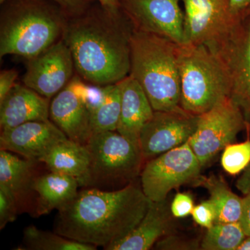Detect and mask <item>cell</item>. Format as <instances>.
<instances>
[{
    "label": "cell",
    "mask_w": 250,
    "mask_h": 250,
    "mask_svg": "<svg viewBox=\"0 0 250 250\" xmlns=\"http://www.w3.org/2000/svg\"><path fill=\"white\" fill-rule=\"evenodd\" d=\"M250 164V140L241 143H231L223 149L221 165L231 175L243 172Z\"/></svg>",
    "instance_id": "26"
},
{
    "label": "cell",
    "mask_w": 250,
    "mask_h": 250,
    "mask_svg": "<svg viewBox=\"0 0 250 250\" xmlns=\"http://www.w3.org/2000/svg\"><path fill=\"white\" fill-rule=\"evenodd\" d=\"M194 221L206 229L211 228L215 223L217 218V210L214 204L210 200L201 202L195 206L192 212Z\"/></svg>",
    "instance_id": "28"
},
{
    "label": "cell",
    "mask_w": 250,
    "mask_h": 250,
    "mask_svg": "<svg viewBox=\"0 0 250 250\" xmlns=\"http://www.w3.org/2000/svg\"><path fill=\"white\" fill-rule=\"evenodd\" d=\"M40 162L51 172H57L76 179L80 187H90V159L88 148L69 139L59 143Z\"/></svg>",
    "instance_id": "19"
},
{
    "label": "cell",
    "mask_w": 250,
    "mask_h": 250,
    "mask_svg": "<svg viewBox=\"0 0 250 250\" xmlns=\"http://www.w3.org/2000/svg\"><path fill=\"white\" fill-rule=\"evenodd\" d=\"M247 237L240 222L215 223L201 242L204 250H237Z\"/></svg>",
    "instance_id": "25"
},
{
    "label": "cell",
    "mask_w": 250,
    "mask_h": 250,
    "mask_svg": "<svg viewBox=\"0 0 250 250\" xmlns=\"http://www.w3.org/2000/svg\"><path fill=\"white\" fill-rule=\"evenodd\" d=\"M213 53L221 59L231 82L230 98L250 123V16L245 11Z\"/></svg>",
    "instance_id": "9"
},
{
    "label": "cell",
    "mask_w": 250,
    "mask_h": 250,
    "mask_svg": "<svg viewBox=\"0 0 250 250\" xmlns=\"http://www.w3.org/2000/svg\"><path fill=\"white\" fill-rule=\"evenodd\" d=\"M79 187L76 179L51 171L34 179L32 190L38 193L36 215H48L53 210L61 209L75 198Z\"/></svg>",
    "instance_id": "20"
},
{
    "label": "cell",
    "mask_w": 250,
    "mask_h": 250,
    "mask_svg": "<svg viewBox=\"0 0 250 250\" xmlns=\"http://www.w3.org/2000/svg\"><path fill=\"white\" fill-rule=\"evenodd\" d=\"M86 84L72 77L49 106V118L71 141L86 146L93 134L91 114L85 102Z\"/></svg>",
    "instance_id": "13"
},
{
    "label": "cell",
    "mask_w": 250,
    "mask_h": 250,
    "mask_svg": "<svg viewBox=\"0 0 250 250\" xmlns=\"http://www.w3.org/2000/svg\"><path fill=\"white\" fill-rule=\"evenodd\" d=\"M243 212L240 223L247 236H250V191L243 198Z\"/></svg>",
    "instance_id": "32"
},
{
    "label": "cell",
    "mask_w": 250,
    "mask_h": 250,
    "mask_svg": "<svg viewBox=\"0 0 250 250\" xmlns=\"http://www.w3.org/2000/svg\"><path fill=\"white\" fill-rule=\"evenodd\" d=\"M194 207L195 205L191 195L186 192H179L171 203L170 210L174 218H185L192 214Z\"/></svg>",
    "instance_id": "30"
},
{
    "label": "cell",
    "mask_w": 250,
    "mask_h": 250,
    "mask_svg": "<svg viewBox=\"0 0 250 250\" xmlns=\"http://www.w3.org/2000/svg\"><path fill=\"white\" fill-rule=\"evenodd\" d=\"M179 45L151 33L134 30L130 34L129 75L139 82L155 111L181 107Z\"/></svg>",
    "instance_id": "3"
},
{
    "label": "cell",
    "mask_w": 250,
    "mask_h": 250,
    "mask_svg": "<svg viewBox=\"0 0 250 250\" xmlns=\"http://www.w3.org/2000/svg\"><path fill=\"white\" fill-rule=\"evenodd\" d=\"M200 115L182 107L167 111H155L143 126L139 146L143 159L150 160L187 143L195 133Z\"/></svg>",
    "instance_id": "11"
},
{
    "label": "cell",
    "mask_w": 250,
    "mask_h": 250,
    "mask_svg": "<svg viewBox=\"0 0 250 250\" xmlns=\"http://www.w3.org/2000/svg\"><path fill=\"white\" fill-rule=\"evenodd\" d=\"M65 25L57 15L34 1H21L1 19L0 57L14 54L31 59L57 42Z\"/></svg>",
    "instance_id": "5"
},
{
    "label": "cell",
    "mask_w": 250,
    "mask_h": 250,
    "mask_svg": "<svg viewBox=\"0 0 250 250\" xmlns=\"http://www.w3.org/2000/svg\"><path fill=\"white\" fill-rule=\"evenodd\" d=\"M105 11L113 16H118V9L120 6V0H98Z\"/></svg>",
    "instance_id": "36"
},
{
    "label": "cell",
    "mask_w": 250,
    "mask_h": 250,
    "mask_svg": "<svg viewBox=\"0 0 250 250\" xmlns=\"http://www.w3.org/2000/svg\"><path fill=\"white\" fill-rule=\"evenodd\" d=\"M248 125L241 108L228 98L200 115L197 129L188 142L203 167L233 143Z\"/></svg>",
    "instance_id": "8"
},
{
    "label": "cell",
    "mask_w": 250,
    "mask_h": 250,
    "mask_svg": "<svg viewBox=\"0 0 250 250\" xmlns=\"http://www.w3.org/2000/svg\"><path fill=\"white\" fill-rule=\"evenodd\" d=\"M150 202L142 188L132 184L113 191L85 189L58 210L54 232L105 249L137 227Z\"/></svg>",
    "instance_id": "1"
},
{
    "label": "cell",
    "mask_w": 250,
    "mask_h": 250,
    "mask_svg": "<svg viewBox=\"0 0 250 250\" xmlns=\"http://www.w3.org/2000/svg\"><path fill=\"white\" fill-rule=\"evenodd\" d=\"M184 44L202 45L210 51L232 29L240 16L230 10L229 0H182Z\"/></svg>",
    "instance_id": "10"
},
{
    "label": "cell",
    "mask_w": 250,
    "mask_h": 250,
    "mask_svg": "<svg viewBox=\"0 0 250 250\" xmlns=\"http://www.w3.org/2000/svg\"><path fill=\"white\" fill-rule=\"evenodd\" d=\"M73 58L65 41H59L29 59L23 83L45 98L58 94L71 81Z\"/></svg>",
    "instance_id": "12"
},
{
    "label": "cell",
    "mask_w": 250,
    "mask_h": 250,
    "mask_svg": "<svg viewBox=\"0 0 250 250\" xmlns=\"http://www.w3.org/2000/svg\"><path fill=\"white\" fill-rule=\"evenodd\" d=\"M68 139L53 122L31 121L1 130V149L40 162L59 143Z\"/></svg>",
    "instance_id": "15"
},
{
    "label": "cell",
    "mask_w": 250,
    "mask_h": 250,
    "mask_svg": "<svg viewBox=\"0 0 250 250\" xmlns=\"http://www.w3.org/2000/svg\"><path fill=\"white\" fill-rule=\"evenodd\" d=\"M103 101L91 114V128L94 133L117 131L121 111V90L118 83L104 85Z\"/></svg>",
    "instance_id": "23"
},
{
    "label": "cell",
    "mask_w": 250,
    "mask_h": 250,
    "mask_svg": "<svg viewBox=\"0 0 250 250\" xmlns=\"http://www.w3.org/2000/svg\"><path fill=\"white\" fill-rule=\"evenodd\" d=\"M246 11L247 14L249 15V16H250V6L249 8H248V9L246 10Z\"/></svg>",
    "instance_id": "38"
},
{
    "label": "cell",
    "mask_w": 250,
    "mask_h": 250,
    "mask_svg": "<svg viewBox=\"0 0 250 250\" xmlns=\"http://www.w3.org/2000/svg\"><path fill=\"white\" fill-rule=\"evenodd\" d=\"M237 250H250V236H247Z\"/></svg>",
    "instance_id": "37"
},
{
    "label": "cell",
    "mask_w": 250,
    "mask_h": 250,
    "mask_svg": "<svg viewBox=\"0 0 250 250\" xmlns=\"http://www.w3.org/2000/svg\"><path fill=\"white\" fill-rule=\"evenodd\" d=\"M172 215L167 200L150 202L147 213L136 228L106 250H148L163 237L170 234Z\"/></svg>",
    "instance_id": "18"
},
{
    "label": "cell",
    "mask_w": 250,
    "mask_h": 250,
    "mask_svg": "<svg viewBox=\"0 0 250 250\" xmlns=\"http://www.w3.org/2000/svg\"><path fill=\"white\" fill-rule=\"evenodd\" d=\"M67 12L80 14L85 6V0H53Z\"/></svg>",
    "instance_id": "33"
},
{
    "label": "cell",
    "mask_w": 250,
    "mask_h": 250,
    "mask_svg": "<svg viewBox=\"0 0 250 250\" xmlns=\"http://www.w3.org/2000/svg\"><path fill=\"white\" fill-rule=\"evenodd\" d=\"M180 106L201 115L230 98L231 82L221 59L208 47L184 44L179 47Z\"/></svg>",
    "instance_id": "4"
},
{
    "label": "cell",
    "mask_w": 250,
    "mask_h": 250,
    "mask_svg": "<svg viewBox=\"0 0 250 250\" xmlns=\"http://www.w3.org/2000/svg\"><path fill=\"white\" fill-rule=\"evenodd\" d=\"M197 181L207 189L209 200L216 208L215 223L240 222L243 212V198L231 191L221 177L211 175L209 177H199Z\"/></svg>",
    "instance_id": "22"
},
{
    "label": "cell",
    "mask_w": 250,
    "mask_h": 250,
    "mask_svg": "<svg viewBox=\"0 0 250 250\" xmlns=\"http://www.w3.org/2000/svg\"><path fill=\"white\" fill-rule=\"evenodd\" d=\"M118 84L121 90V111L117 131L140 147V134L154 115V108L134 77L129 75Z\"/></svg>",
    "instance_id": "16"
},
{
    "label": "cell",
    "mask_w": 250,
    "mask_h": 250,
    "mask_svg": "<svg viewBox=\"0 0 250 250\" xmlns=\"http://www.w3.org/2000/svg\"><path fill=\"white\" fill-rule=\"evenodd\" d=\"M230 10L235 16H240L250 6V0H229Z\"/></svg>",
    "instance_id": "35"
},
{
    "label": "cell",
    "mask_w": 250,
    "mask_h": 250,
    "mask_svg": "<svg viewBox=\"0 0 250 250\" xmlns=\"http://www.w3.org/2000/svg\"><path fill=\"white\" fill-rule=\"evenodd\" d=\"M17 215V198L6 188L0 186V229L14 222Z\"/></svg>",
    "instance_id": "27"
},
{
    "label": "cell",
    "mask_w": 250,
    "mask_h": 250,
    "mask_svg": "<svg viewBox=\"0 0 250 250\" xmlns=\"http://www.w3.org/2000/svg\"><path fill=\"white\" fill-rule=\"evenodd\" d=\"M23 245L24 249L31 250H97V247L69 239L56 232L39 229L34 225L24 229Z\"/></svg>",
    "instance_id": "24"
},
{
    "label": "cell",
    "mask_w": 250,
    "mask_h": 250,
    "mask_svg": "<svg viewBox=\"0 0 250 250\" xmlns=\"http://www.w3.org/2000/svg\"><path fill=\"white\" fill-rule=\"evenodd\" d=\"M236 186L237 188L244 195L250 191V164L237 180Z\"/></svg>",
    "instance_id": "34"
},
{
    "label": "cell",
    "mask_w": 250,
    "mask_h": 250,
    "mask_svg": "<svg viewBox=\"0 0 250 250\" xmlns=\"http://www.w3.org/2000/svg\"><path fill=\"white\" fill-rule=\"evenodd\" d=\"M6 1H7V0H0V3L3 4V3H4Z\"/></svg>",
    "instance_id": "39"
},
{
    "label": "cell",
    "mask_w": 250,
    "mask_h": 250,
    "mask_svg": "<svg viewBox=\"0 0 250 250\" xmlns=\"http://www.w3.org/2000/svg\"><path fill=\"white\" fill-rule=\"evenodd\" d=\"M18 72L15 69L2 70L0 73V103L3 101L6 95L16 85Z\"/></svg>",
    "instance_id": "31"
},
{
    "label": "cell",
    "mask_w": 250,
    "mask_h": 250,
    "mask_svg": "<svg viewBox=\"0 0 250 250\" xmlns=\"http://www.w3.org/2000/svg\"><path fill=\"white\" fill-rule=\"evenodd\" d=\"M48 98L25 85L16 84L0 103L1 130L31 121L49 120Z\"/></svg>",
    "instance_id": "17"
},
{
    "label": "cell",
    "mask_w": 250,
    "mask_h": 250,
    "mask_svg": "<svg viewBox=\"0 0 250 250\" xmlns=\"http://www.w3.org/2000/svg\"><path fill=\"white\" fill-rule=\"evenodd\" d=\"M135 30L164 36L179 45L184 42V14L179 0H123Z\"/></svg>",
    "instance_id": "14"
},
{
    "label": "cell",
    "mask_w": 250,
    "mask_h": 250,
    "mask_svg": "<svg viewBox=\"0 0 250 250\" xmlns=\"http://www.w3.org/2000/svg\"><path fill=\"white\" fill-rule=\"evenodd\" d=\"M37 161L21 159L9 151L0 149V186L17 198L32 189L34 166Z\"/></svg>",
    "instance_id": "21"
},
{
    "label": "cell",
    "mask_w": 250,
    "mask_h": 250,
    "mask_svg": "<svg viewBox=\"0 0 250 250\" xmlns=\"http://www.w3.org/2000/svg\"><path fill=\"white\" fill-rule=\"evenodd\" d=\"M156 250H195L200 249L201 243L197 240L185 239L182 237L167 234L156 242Z\"/></svg>",
    "instance_id": "29"
},
{
    "label": "cell",
    "mask_w": 250,
    "mask_h": 250,
    "mask_svg": "<svg viewBox=\"0 0 250 250\" xmlns=\"http://www.w3.org/2000/svg\"><path fill=\"white\" fill-rule=\"evenodd\" d=\"M106 18L88 16L65 26L63 39L71 52L75 70L91 84L118 83L130 73L129 36Z\"/></svg>",
    "instance_id": "2"
},
{
    "label": "cell",
    "mask_w": 250,
    "mask_h": 250,
    "mask_svg": "<svg viewBox=\"0 0 250 250\" xmlns=\"http://www.w3.org/2000/svg\"><path fill=\"white\" fill-rule=\"evenodd\" d=\"M90 159L91 184L131 181L144 160L141 148L117 131L94 133L86 144Z\"/></svg>",
    "instance_id": "6"
},
{
    "label": "cell",
    "mask_w": 250,
    "mask_h": 250,
    "mask_svg": "<svg viewBox=\"0 0 250 250\" xmlns=\"http://www.w3.org/2000/svg\"><path fill=\"white\" fill-rule=\"evenodd\" d=\"M202 166L188 142L149 160L141 172V188L152 202L164 201L171 190L200 177Z\"/></svg>",
    "instance_id": "7"
}]
</instances>
